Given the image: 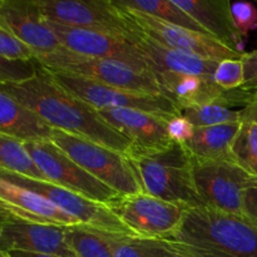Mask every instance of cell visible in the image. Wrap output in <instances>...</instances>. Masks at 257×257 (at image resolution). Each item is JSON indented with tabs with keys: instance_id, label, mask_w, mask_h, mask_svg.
Returning a JSON list of instances; mask_svg holds the SVG:
<instances>
[{
	"instance_id": "1",
	"label": "cell",
	"mask_w": 257,
	"mask_h": 257,
	"mask_svg": "<svg viewBox=\"0 0 257 257\" xmlns=\"http://www.w3.org/2000/svg\"><path fill=\"white\" fill-rule=\"evenodd\" d=\"M0 90L32 110L53 130L105 146L124 155L131 141L108 124L94 107L75 97L39 67L32 78L23 82L3 83Z\"/></svg>"
},
{
	"instance_id": "2",
	"label": "cell",
	"mask_w": 257,
	"mask_h": 257,
	"mask_svg": "<svg viewBox=\"0 0 257 257\" xmlns=\"http://www.w3.org/2000/svg\"><path fill=\"white\" fill-rule=\"evenodd\" d=\"M166 240L185 257H257L256 226L207 206L188 208Z\"/></svg>"
},
{
	"instance_id": "3",
	"label": "cell",
	"mask_w": 257,
	"mask_h": 257,
	"mask_svg": "<svg viewBox=\"0 0 257 257\" xmlns=\"http://www.w3.org/2000/svg\"><path fill=\"white\" fill-rule=\"evenodd\" d=\"M142 191L147 195L188 207H202L192 173V157L183 145L172 142L151 152H127Z\"/></svg>"
},
{
	"instance_id": "4",
	"label": "cell",
	"mask_w": 257,
	"mask_h": 257,
	"mask_svg": "<svg viewBox=\"0 0 257 257\" xmlns=\"http://www.w3.org/2000/svg\"><path fill=\"white\" fill-rule=\"evenodd\" d=\"M34 60L50 73L77 75L131 92L163 95L152 73L119 60L84 57L67 49L38 55Z\"/></svg>"
},
{
	"instance_id": "5",
	"label": "cell",
	"mask_w": 257,
	"mask_h": 257,
	"mask_svg": "<svg viewBox=\"0 0 257 257\" xmlns=\"http://www.w3.org/2000/svg\"><path fill=\"white\" fill-rule=\"evenodd\" d=\"M50 141L83 170L118 195L143 192L132 165L123 153L59 130H53Z\"/></svg>"
},
{
	"instance_id": "6",
	"label": "cell",
	"mask_w": 257,
	"mask_h": 257,
	"mask_svg": "<svg viewBox=\"0 0 257 257\" xmlns=\"http://www.w3.org/2000/svg\"><path fill=\"white\" fill-rule=\"evenodd\" d=\"M0 178L43 196L87 227L103 232L135 235L104 203L89 200L49 181L35 180L9 171L0 170Z\"/></svg>"
},
{
	"instance_id": "7",
	"label": "cell",
	"mask_w": 257,
	"mask_h": 257,
	"mask_svg": "<svg viewBox=\"0 0 257 257\" xmlns=\"http://www.w3.org/2000/svg\"><path fill=\"white\" fill-rule=\"evenodd\" d=\"M196 191L203 205L231 215L242 216L243 192L257 182L235 162L192 157Z\"/></svg>"
},
{
	"instance_id": "8",
	"label": "cell",
	"mask_w": 257,
	"mask_h": 257,
	"mask_svg": "<svg viewBox=\"0 0 257 257\" xmlns=\"http://www.w3.org/2000/svg\"><path fill=\"white\" fill-rule=\"evenodd\" d=\"M24 146L38 170L49 182L104 205L119 196L83 170L50 140L27 141Z\"/></svg>"
},
{
	"instance_id": "9",
	"label": "cell",
	"mask_w": 257,
	"mask_h": 257,
	"mask_svg": "<svg viewBox=\"0 0 257 257\" xmlns=\"http://www.w3.org/2000/svg\"><path fill=\"white\" fill-rule=\"evenodd\" d=\"M107 206L136 236L158 238L172 235L180 227L186 211L191 208L145 192L119 195Z\"/></svg>"
},
{
	"instance_id": "10",
	"label": "cell",
	"mask_w": 257,
	"mask_h": 257,
	"mask_svg": "<svg viewBox=\"0 0 257 257\" xmlns=\"http://www.w3.org/2000/svg\"><path fill=\"white\" fill-rule=\"evenodd\" d=\"M52 74L55 80L68 92L87 102L97 110L137 109L158 115L165 119H170L175 115L181 114L175 103L165 95L145 94V93L119 89L77 75L62 74V73H52Z\"/></svg>"
},
{
	"instance_id": "11",
	"label": "cell",
	"mask_w": 257,
	"mask_h": 257,
	"mask_svg": "<svg viewBox=\"0 0 257 257\" xmlns=\"http://www.w3.org/2000/svg\"><path fill=\"white\" fill-rule=\"evenodd\" d=\"M118 9L122 10L128 22L136 30L163 47L192 53L198 57L216 60V62L225 59H241L245 54L226 47L208 34L177 27L135 10L123 9V8Z\"/></svg>"
},
{
	"instance_id": "12",
	"label": "cell",
	"mask_w": 257,
	"mask_h": 257,
	"mask_svg": "<svg viewBox=\"0 0 257 257\" xmlns=\"http://www.w3.org/2000/svg\"><path fill=\"white\" fill-rule=\"evenodd\" d=\"M45 20L127 37L132 25L112 0H34Z\"/></svg>"
},
{
	"instance_id": "13",
	"label": "cell",
	"mask_w": 257,
	"mask_h": 257,
	"mask_svg": "<svg viewBox=\"0 0 257 257\" xmlns=\"http://www.w3.org/2000/svg\"><path fill=\"white\" fill-rule=\"evenodd\" d=\"M45 23L54 33L63 48L69 52L89 58L119 60L138 69L150 72L142 55L124 35L69 27L49 20H45Z\"/></svg>"
},
{
	"instance_id": "14",
	"label": "cell",
	"mask_w": 257,
	"mask_h": 257,
	"mask_svg": "<svg viewBox=\"0 0 257 257\" xmlns=\"http://www.w3.org/2000/svg\"><path fill=\"white\" fill-rule=\"evenodd\" d=\"M0 27L27 45L34 58L65 49L47 25L34 0H0Z\"/></svg>"
},
{
	"instance_id": "15",
	"label": "cell",
	"mask_w": 257,
	"mask_h": 257,
	"mask_svg": "<svg viewBox=\"0 0 257 257\" xmlns=\"http://www.w3.org/2000/svg\"><path fill=\"white\" fill-rule=\"evenodd\" d=\"M98 112L108 124L131 141L132 145L127 152H151L172 143L166 128L168 119L165 118L137 109H100Z\"/></svg>"
},
{
	"instance_id": "16",
	"label": "cell",
	"mask_w": 257,
	"mask_h": 257,
	"mask_svg": "<svg viewBox=\"0 0 257 257\" xmlns=\"http://www.w3.org/2000/svg\"><path fill=\"white\" fill-rule=\"evenodd\" d=\"M13 250L77 257L65 241V227L18 218L7 223L0 233V251Z\"/></svg>"
},
{
	"instance_id": "17",
	"label": "cell",
	"mask_w": 257,
	"mask_h": 257,
	"mask_svg": "<svg viewBox=\"0 0 257 257\" xmlns=\"http://www.w3.org/2000/svg\"><path fill=\"white\" fill-rule=\"evenodd\" d=\"M132 25V24H131ZM128 39L142 55L143 60L151 70H167L180 74L196 75V77L213 78L215 70L220 62L206 59L192 53L171 49L158 44L132 27Z\"/></svg>"
},
{
	"instance_id": "18",
	"label": "cell",
	"mask_w": 257,
	"mask_h": 257,
	"mask_svg": "<svg viewBox=\"0 0 257 257\" xmlns=\"http://www.w3.org/2000/svg\"><path fill=\"white\" fill-rule=\"evenodd\" d=\"M0 205L15 218L34 223L68 226L82 225L78 220L63 212L43 196L0 178Z\"/></svg>"
},
{
	"instance_id": "19",
	"label": "cell",
	"mask_w": 257,
	"mask_h": 257,
	"mask_svg": "<svg viewBox=\"0 0 257 257\" xmlns=\"http://www.w3.org/2000/svg\"><path fill=\"white\" fill-rule=\"evenodd\" d=\"M177 7L187 13L208 35L226 47L243 52V40L233 25L227 0H173Z\"/></svg>"
},
{
	"instance_id": "20",
	"label": "cell",
	"mask_w": 257,
	"mask_h": 257,
	"mask_svg": "<svg viewBox=\"0 0 257 257\" xmlns=\"http://www.w3.org/2000/svg\"><path fill=\"white\" fill-rule=\"evenodd\" d=\"M0 132L27 142L50 140L53 128L35 113L0 90Z\"/></svg>"
},
{
	"instance_id": "21",
	"label": "cell",
	"mask_w": 257,
	"mask_h": 257,
	"mask_svg": "<svg viewBox=\"0 0 257 257\" xmlns=\"http://www.w3.org/2000/svg\"><path fill=\"white\" fill-rule=\"evenodd\" d=\"M240 127L241 122H233L195 128L192 138L183 146L193 158L233 162L231 150Z\"/></svg>"
},
{
	"instance_id": "22",
	"label": "cell",
	"mask_w": 257,
	"mask_h": 257,
	"mask_svg": "<svg viewBox=\"0 0 257 257\" xmlns=\"http://www.w3.org/2000/svg\"><path fill=\"white\" fill-rule=\"evenodd\" d=\"M100 232L107 240L113 257H185L166 238Z\"/></svg>"
},
{
	"instance_id": "23",
	"label": "cell",
	"mask_w": 257,
	"mask_h": 257,
	"mask_svg": "<svg viewBox=\"0 0 257 257\" xmlns=\"http://www.w3.org/2000/svg\"><path fill=\"white\" fill-rule=\"evenodd\" d=\"M112 2L118 8L143 13L170 24L207 34L187 13L177 7L173 0H112Z\"/></svg>"
},
{
	"instance_id": "24",
	"label": "cell",
	"mask_w": 257,
	"mask_h": 257,
	"mask_svg": "<svg viewBox=\"0 0 257 257\" xmlns=\"http://www.w3.org/2000/svg\"><path fill=\"white\" fill-rule=\"evenodd\" d=\"M0 170L47 181L28 153L24 141L0 132Z\"/></svg>"
},
{
	"instance_id": "25",
	"label": "cell",
	"mask_w": 257,
	"mask_h": 257,
	"mask_svg": "<svg viewBox=\"0 0 257 257\" xmlns=\"http://www.w3.org/2000/svg\"><path fill=\"white\" fill-rule=\"evenodd\" d=\"M65 241L77 257H113L103 233L84 225L65 227Z\"/></svg>"
},
{
	"instance_id": "26",
	"label": "cell",
	"mask_w": 257,
	"mask_h": 257,
	"mask_svg": "<svg viewBox=\"0 0 257 257\" xmlns=\"http://www.w3.org/2000/svg\"><path fill=\"white\" fill-rule=\"evenodd\" d=\"M233 162L257 178V124L241 120V127L232 145Z\"/></svg>"
},
{
	"instance_id": "27",
	"label": "cell",
	"mask_w": 257,
	"mask_h": 257,
	"mask_svg": "<svg viewBox=\"0 0 257 257\" xmlns=\"http://www.w3.org/2000/svg\"><path fill=\"white\" fill-rule=\"evenodd\" d=\"M181 114L187 118L195 128L241 122L240 110H233L223 103H211L200 107L186 108L181 110Z\"/></svg>"
},
{
	"instance_id": "28",
	"label": "cell",
	"mask_w": 257,
	"mask_h": 257,
	"mask_svg": "<svg viewBox=\"0 0 257 257\" xmlns=\"http://www.w3.org/2000/svg\"><path fill=\"white\" fill-rule=\"evenodd\" d=\"M213 82L221 89L230 92L243 85V63L241 59L221 60L213 74Z\"/></svg>"
},
{
	"instance_id": "29",
	"label": "cell",
	"mask_w": 257,
	"mask_h": 257,
	"mask_svg": "<svg viewBox=\"0 0 257 257\" xmlns=\"http://www.w3.org/2000/svg\"><path fill=\"white\" fill-rule=\"evenodd\" d=\"M230 12L235 29L241 39H246L251 32L257 30V8L252 3H230Z\"/></svg>"
},
{
	"instance_id": "30",
	"label": "cell",
	"mask_w": 257,
	"mask_h": 257,
	"mask_svg": "<svg viewBox=\"0 0 257 257\" xmlns=\"http://www.w3.org/2000/svg\"><path fill=\"white\" fill-rule=\"evenodd\" d=\"M39 67L35 60H10L0 57V84L29 79Z\"/></svg>"
},
{
	"instance_id": "31",
	"label": "cell",
	"mask_w": 257,
	"mask_h": 257,
	"mask_svg": "<svg viewBox=\"0 0 257 257\" xmlns=\"http://www.w3.org/2000/svg\"><path fill=\"white\" fill-rule=\"evenodd\" d=\"M0 57L10 60H34L32 50L0 27Z\"/></svg>"
},
{
	"instance_id": "32",
	"label": "cell",
	"mask_w": 257,
	"mask_h": 257,
	"mask_svg": "<svg viewBox=\"0 0 257 257\" xmlns=\"http://www.w3.org/2000/svg\"><path fill=\"white\" fill-rule=\"evenodd\" d=\"M166 128H167V135L170 140L172 142L181 143V145L187 143L192 138L193 132H195V127L182 114L170 118L166 123Z\"/></svg>"
},
{
	"instance_id": "33",
	"label": "cell",
	"mask_w": 257,
	"mask_h": 257,
	"mask_svg": "<svg viewBox=\"0 0 257 257\" xmlns=\"http://www.w3.org/2000/svg\"><path fill=\"white\" fill-rule=\"evenodd\" d=\"M243 63V85L242 88L250 92L257 90V49L245 53Z\"/></svg>"
},
{
	"instance_id": "34",
	"label": "cell",
	"mask_w": 257,
	"mask_h": 257,
	"mask_svg": "<svg viewBox=\"0 0 257 257\" xmlns=\"http://www.w3.org/2000/svg\"><path fill=\"white\" fill-rule=\"evenodd\" d=\"M242 217L257 227V182L246 188L243 192Z\"/></svg>"
},
{
	"instance_id": "35",
	"label": "cell",
	"mask_w": 257,
	"mask_h": 257,
	"mask_svg": "<svg viewBox=\"0 0 257 257\" xmlns=\"http://www.w3.org/2000/svg\"><path fill=\"white\" fill-rule=\"evenodd\" d=\"M241 120H248L257 124V90L253 92L250 102L240 110Z\"/></svg>"
},
{
	"instance_id": "36",
	"label": "cell",
	"mask_w": 257,
	"mask_h": 257,
	"mask_svg": "<svg viewBox=\"0 0 257 257\" xmlns=\"http://www.w3.org/2000/svg\"><path fill=\"white\" fill-rule=\"evenodd\" d=\"M9 257H62L57 255H49V253H38V252H28V251H8Z\"/></svg>"
},
{
	"instance_id": "37",
	"label": "cell",
	"mask_w": 257,
	"mask_h": 257,
	"mask_svg": "<svg viewBox=\"0 0 257 257\" xmlns=\"http://www.w3.org/2000/svg\"><path fill=\"white\" fill-rule=\"evenodd\" d=\"M13 220H15L14 216H13L12 213H10L9 211L4 207V206L0 205V233H2L4 226Z\"/></svg>"
},
{
	"instance_id": "38",
	"label": "cell",
	"mask_w": 257,
	"mask_h": 257,
	"mask_svg": "<svg viewBox=\"0 0 257 257\" xmlns=\"http://www.w3.org/2000/svg\"><path fill=\"white\" fill-rule=\"evenodd\" d=\"M0 257H9L7 252H4V251H0Z\"/></svg>"
}]
</instances>
